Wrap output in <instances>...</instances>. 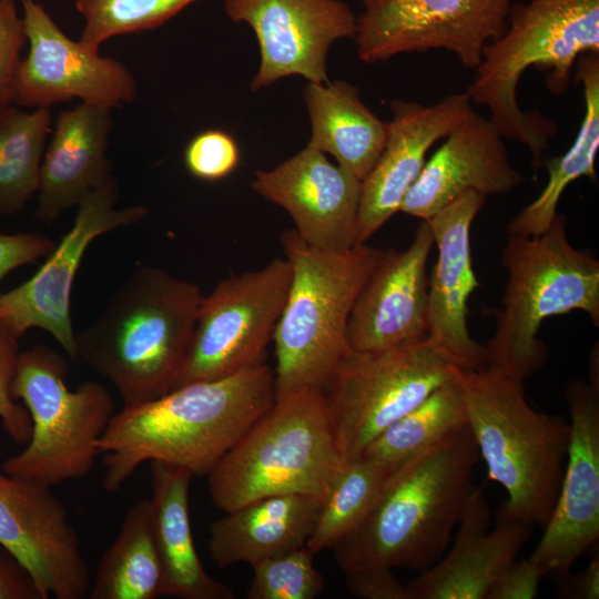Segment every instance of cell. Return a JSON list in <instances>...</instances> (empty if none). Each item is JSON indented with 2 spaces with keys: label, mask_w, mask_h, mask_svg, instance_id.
Returning a JSON list of instances; mask_svg holds the SVG:
<instances>
[{
  "label": "cell",
  "mask_w": 599,
  "mask_h": 599,
  "mask_svg": "<svg viewBox=\"0 0 599 599\" xmlns=\"http://www.w3.org/2000/svg\"><path fill=\"white\" fill-rule=\"evenodd\" d=\"M275 397L274 373L264 362L123 406L97 443L105 465L103 488L119 490L146 461L206 476Z\"/></svg>",
  "instance_id": "1"
},
{
  "label": "cell",
  "mask_w": 599,
  "mask_h": 599,
  "mask_svg": "<svg viewBox=\"0 0 599 599\" xmlns=\"http://www.w3.org/2000/svg\"><path fill=\"white\" fill-rule=\"evenodd\" d=\"M479 459L466 425L396 466L367 517L334 546L339 568L422 572L436 564L474 489Z\"/></svg>",
  "instance_id": "2"
},
{
  "label": "cell",
  "mask_w": 599,
  "mask_h": 599,
  "mask_svg": "<svg viewBox=\"0 0 599 599\" xmlns=\"http://www.w3.org/2000/svg\"><path fill=\"white\" fill-rule=\"evenodd\" d=\"M202 297L191 281L156 266L136 268L75 334L79 363L108 379L123 406L166 394L186 362Z\"/></svg>",
  "instance_id": "3"
},
{
  "label": "cell",
  "mask_w": 599,
  "mask_h": 599,
  "mask_svg": "<svg viewBox=\"0 0 599 599\" xmlns=\"http://www.w3.org/2000/svg\"><path fill=\"white\" fill-rule=\"evenodd\" d=\"M586 53H599V0L514 2L506 30L484 48L466 93L489 110L504 139L528 146L534 169L544 163L558 128L541 113L520 108V78L535 67L547 72L548 90L562 94L578 58Z\"/></svg>",
  "instance_id": "4"
},
{
  "label": "cell",
  "mask_w": 599,
  "mask_h": 599,
  "mask_svg": "<svg viewBox=\"0 0 599 599\" xmlns=\"http://www.w3.org/2000/svg\"><path fill=\"white\" fill-rule=\"evenodd\" d=\"M460 380L480 458L507 493L499 519L545 527L560 489L570 424L534 409L524 380L497 368L461 370Z\"/></svg>",
  "instance_id": "5"
},
{
  "label": "cell",
  "mask_w": 599,
  "mask_h": 599,
  "mask_svg": "<svg viewBox=\"0 0 599 599\" xmlns=\"http://www.w3.org/2000/svg\"><path fill=\"white\" fill-rule=\"evenodd\" d=\"M348 460L337 448L322 388L277 394L271 407L209 471L224 512L282 495L325 500Z\"/></svg>",
  "instance_id": "6"
},
{
  "label": "cell",
  "mask_w": 599,
  "mask_h": 599,
  "mask_svg": "<svg viewBox=\"0 0 599 599\" xmlns=\"http://www.w3.org/2000/svg\"><path fill=\"white\" fill-rule=\"evenodd\" d=\"M281 242L292 278L272 339L275 392L323 389L351 351L349 315L383 250L363 243L343 252L322 251L294 229L284 231Z\"/></svg>",
  "instance_id": "7"
},
{
  "label": "cell",
  "mask_w": 599,
  "mask_h": 599,
  "mask_svg": "<svg viewBox=\"0 0 599 599\" xmlns=\"http://www.w3.org/2000/svg\"><path fill=\"white\" fill-rule=\"evenodd\" d=\"M501 258L508 282L486 365L524 380L547 361L537 338L546 318L582 311L599 326V262L571 245L559 213L539 235H509Z\"/></svg>",
  "instance_id": "8"
},
{
  "label": "cell",
  "mask_w": 599,
  "mask_h": 599,
  "mask_svg": "<svg viewBox=\"0 0 599 599\" xmlns=\"http://www.w3.org/2000/svg\"><path fill=\"white\" fill-rule=\"evenodd\" d=\"M68 373V361L45 345L19 354L11 393L30 415L31 435L22 451L3 461V473L53 486L91 471L115 400L95 380L70 389Z\"/></svg>",
  "instance_id": "9"
},
{
  "label": "cell",
  "mask_w": 599,
  "mask_h": 599,
  "mask_svg": "<svg viewBox=\"0 0 599 599\" xmlns=\"http://www.w3.org/2000/svg\"><path fill=\"white\" fill-rule=\"evenodd\" d=\"M460 369L428 341L349 351L323 387L337 448L358 458L385 429Z\"/></svg>",
  "instance_id": "10"
},
{
  "label": "cell",
  "mask_w": 599,
  "mask_h": 599,
  "mask_svg": "<svg viewBox=\"0 0 599 599\" xmlns=\"http://www.w3.org/2000/svg\"><path fill=\"white\" fill-rule=\"evenodd\" d=\"M292 278L286 258L221 280L197 308L190 352L173 388L264 363Z\"/></svg>",
  "instance_id": "11"
},
{
  "label": "cell",
  "mask_w": 599,
  "mask_h": 599,
  "mask_svg": "<svg viewBox=\"0 0 599 599\" xmlns=\"http://www.w3.org/2000/svg\"><path fill=\"white\" fill-rule=\"evenodd\" d=\"M357 54L365 63L445 50L475 70L484 48L506 30L512 0H362Z\"/></svg>",
  "instance_id": "12"
},
{
  "label": "cell",
  "mask_w": 599,
  "mask_h": 599,
  "mask_svg": "<svg viewBox=\"0 0 599 599\" xmlns=\"http://www.w3.org/2000/svg\"><path fill=\"white\" fill-rule=\"evenodd\" d=\"M118 197L113 176L83 197L72 226L35 274L0 293L1 327L18 339L31 328H41L58 342L70 361L79 363L70 301L84 254L99 236L133 225L148 214L141 205L116 207Z\"/></svg>",
  "instance_id": "13"
},
{
  "label": "cell",
  "mask_w": 599,
  "mask_h": 599,
  "mask_svg": "<svg viewBox=\"0 0 599 599\" xmlns=\"http://www.w3.org/2000/svg\"><path fill=\"white\" fill-rule=\"evenodd\" d=\"M21 2L29 51L14 74V105L51 108L78 99L113 109L135 100L138 84L123 63L70 39L41 3Z\"/></svg>",
  "instance_id": "14"
},
{
  "label": "cell",
  "mask_w": 599,
  "mask_h": 599,
  "mask_svg": "<svg viewBox=\"0 0 599 599\" xmlns=\"http://www.w3.org/2000/svg\"><path fill=\"white\" fill-rule=\"evenodd\" d=\"M0 544L30 573L42 599L88 598L90 570L51 486L0 470Z\"/></svg>",
  "instance_id": "15"
},
{
  "label": "cell",
  "mask_w": 599,
  "mask_h": 599,
  "mask_svg": "<svg viewBox=\"0 0 599 599\" xmlns=\"http://www.w3.org/2000/svg\"><path fill=\"white\" fill-rule=\"evenodd\" d=\"M224 10L256 37L261 59L251 81L254 92L291 75L328 81L332 44L356 34L357 17L339 0H225Z\"/></svg>",
  "instance_id": "16"
},
{
  "label": "cell",
  "mask_w": 599,
  "mask_h": 599,
  "mask_svg": "<svg viewBox=\"0 0 599 599\" xmlns=\"http://www.w3.org/2000/svg\"><path fill=\"white\" fill-rule=\"evenodd\" d=\"M565 397L570 441L558 497L529 558L544 576L564 578L599 536V387L575 379Z\"/></svg>",
  "instance_id": "17"
},
{
  "label": "cell",
  "mask_w": 599,
  "mask_h": 599,
  "mask_svg": "<svg viewBox=\"0 0 599 599\" xmlns=\"http://www.w3.org/2000/svg\"><path fill=\"white\" fill-rule=\"evenodd\" d=\"M361 180L305 146L272 170L254 172L255 193L283 207L309 246L343 252L357 245Z\"/></svg>",
  "instance_id": "18"
},
{
  "label": "cell",
  "mask_w": 599,
  "mask_h": 599,
  "mask_svg": "<svg viewBox=\"0 0 599 599\" xmlns=\"http://www.w3.org/2000/svg\"><path fill=\"white\" fill-rule=\"evenodd\" d=\"M434 244L430 224L422 220L406 250L382 252L349 315L352 351H380L426 338V265Z\"/></svg>",
  "instance_id": "19"
},
{
  "label": "cell",
  "mask_w": 599,
  "mask_h": 599,
  "mask_svg": "<svg viewBox=\"0 0 599 599\" xmlns=\"http://www.w3.org/2000/svg\"><path fill=\"white\" fill-rule=\"evenodd\" d=\"M470 102L466 92L451 93L433 105L392 101L384 150L361 182L357 244L366 243L400 211L425 165L427 151L468 115Z\"/></svg>",
  "instance_id": "20"
},
{
  "label": "cell",
  "mask_w": 599,
  "mask_h": 599,
  "mask_svg": "<svg viewBox=\"0 0 599 599\" xmlns=\"http://www.w3.org/2000/svg\"><path fill=\"white\" fill-rule=\"evenodd\" d=\"M486 197L467 192L427 220L438 258L428 286L426 339L463 372L487 366L484 345L473 339L467 327V303L479 286L473 267L470 230Z\"/></svg>",
  "instance_id": "21"
},
{
  "label": "cell",
  "mask_w": 599,
  "mask_h": 599,
  "mask_svg": "<svg viewBox=\"0 0 599 599\" xmlns=\"http://www.w3.org/2000/svg\"><path fill=\"white\" fill-rule=\"evenodd\" d=\"M524 182L502 135L471 110L425 162L399 212L428 220L467 192L502 195Z\"/></svg>",
  "instance_id": "22"
},
{
  "label": "cell",
  "mask_w": 599,
  "mask_h": 599,
  "mask_svg": "<svg viewBox=\"0 0 599 599\" xmlns=\"http://www.w3.org/2000/svg\"><path fill=\"white\" fill-rule=\"evenodd\" d=\"M490 511L479 488L473 489L458 521L453 548L408 585L409 599H486L487 593L529 538L531 525L499 519L487 532Z\"/></svg>",
  "instance_id": "23"
},
{
  "label": "cell",
  "mask_w": 599,
  "mask_h": 599,
  "mask_svg": "<svg viewBox=\"0 0 599 599\" xmlns=\"http://www.w3.org/2000/svg\"><path fill=\"white\" fill-rule=\"evenodd\" d=\"M112 126V109L105 106L81 102L59 114L40 166L39 222L53 223L112 176L106 156Z\"/></svg>",
  "instance_id": "24"
},
{
  "label": "cell",
  "mask_w": 599,
  "mask_h": 599,
  "mask_svg": "<svg viewBox=\"0 0 599 599\" xmlns=\"http://www.w3.org/2000/svg\"><path fill=\"white\" fill-rule=\"evenodd\" d=\"M151 527L162 569V596L179 599H233L232 588L212 578L196 552L190 522L193 474L151 461Z\"/></svg>",
  "instance_id": "25"
},
{
  "label": "cell",
  "mask_w": 599,
  "mask_h": 599,
  "mask_svg": "<svg viewBox=\"0 0 599 599\" xmlns=\"http://www.w3.org/2000/svg\"><path fill=\"white\" fill-rule=\"evenodd\" d=\"M323 501L304 495L262 498L215 520L207 549L220 568L305 547Z\"/></svg>",
  "instance_id": "26"
},
{
  "label": "cell",
  "mask_w": 599,
  "mask_h": 599,
  "mask_svg": "<svg viewBox=\"0 0 599 599\" xmlns=\"http://www.w3.org/2000/svg\"><path fill=\"white\" fill-rule=\"evenodd\" d=\"M304 99L312 126L306 146L333 155L339 166L362 181L384 150L386 123L346 81L308 82Z\"/></svg>",
  "instance_id": "27"
},
{
  "label": "cell",
  "mask_w": 599,
  "mask_h": 599,
  "mask_svg": "<svg viewBox=\"0 0 599 599\" xmlns=\"http://www.w3.org/2000/svg\"><path fill=\"white\" fill-rule=\"evenodd\" d=\"M576 80L581 83L585 113L578 134L561 156L548 160V180L539 195L507 225L508 235L532 236L548 230L558 214V204L568 185L579 177L596 180L599 149V53H586L576 62Z\"/></svg>",
  "instance_id": "28"
},
{
  "label": "cell",
  "mask_w": 599,
  "mask_h": 599,
  "mask_svg": "<svg viewBox=\"0 0 599 599\" xmlns=\"http://www.w3.org/2000/svg\"><path fill=\"white\" fill-rule=\"evenodd\" d=\"M162 596V569L151 527L150 500L126 511L120 531L101 557L90 599H155Z\"/></svg>",
  "instance_id": "29"
},
{
  "label": "cell",
  "mask_w": 599,
  "mask_h": 599,
  "mask_svg": "<svg viewBox=\"0 0 599 599\" xmlns=\"http://www.w3.org/2000/svg\"><path fill=\"white\" fill-rule=\"evenodd\" d=\"M460 374L461 370L385 429L359 457L396 467L466 426L467 414Z\"/></svg>",
  "instance_id": "30"
},
{
  "label": "cell",
  "mask_w": 599,
  "mask_h": 599,
  "mask_svg": "<svg viewBox=\"0 0 599 599\" xmlns=\"http://www.w3.org/2000/svg\"><path fill=\"white\" fill-rule=\"evenodd\" d=\"M50 123V106H0V214L19 213L37 194Z\"/></svg>",
  "instance_id": "31"
},
{
  "label": "cell",
  "mask_w": 599,
  "mask_h": 599,
  "mask_svg": "<svg viewBox=\"0 0 599 599\" xmlns=\"http://www.w3.org/2000/svg\"><path fill=\"white\" fill-rule=\"evenodd\" d=\"M394 466L366 458L348 460L323 501L305 547L313 554L355 530L377 501Z\"/></svg>",
  "instance_id": "32"
},
{
  "label": "cell",
  "mask_w": 599,
  "mask_h": 599,
  "mask_svg": "<svg viewBox=\"0 0 599 599\" xmlns=\"http://www.w3.org/2000/svg\"><path fill=\"white\" fill-rule=\"evenodd\" d=\"M196 0H77L83 17L80 41L93 50L108 39L152 30Z\"/></svg>",
  "instance_id": "33"
},
{
  "label": "cell",
  "mask_w": 599,
  "mask_h": 599,
  "mask_svg": "<svg viewBox=\"0 0 599 599\" xmlns=\"http://www.w3.org/2000/svg\"><path fill=\"white\" fill-rule=\"evenodd\" d=\"M314 555L302 547L251 565L248 599H313L324 579L313 564Z\"/></svg>",
  "instance_id": "34"
},
{
  "label": "cell",
  "mask_w": 599,
  "mask_h": 599,
  "mask_svg": "<svg viewBox=\"0 0 599 599\" xmlns=\"http://www.w3.org/2000/svg\"><path fill=\"white\" fill-rule=\"evenodd\" d=\"M240 162L235 140L226 132L209 129L195 135L184 151L187 171L204 181H217L231 174Z\"/></svg>",
  "instance_id": "35"
},
{
  "label": "cell",
  "mask_w": 599,
  "mask_h": 599,
  "mask_svg": "<svg viewBox=\"0 0 599 599\" xmlns=\"http://www.w3.org/2000/svg\"><path fill=\"white\" fill-rule=\"evenodd\" d=\"M18 338L0 326V420L8 435L27 444L31 435L28 410L12 396L11 387L19 357Z\"/></svg>",
  "instance_id": "36"
},
{
  "label": "cell",
  "mask_w": 599,
  "mask_h": 599,
  "mask_svg": "<svg viewBox=\"0 0 599 599\" xmlns=\"http://www.w3.org/2000/svg\"><path fill=\"white\" fill-rule=\"evenodd\" d=\"M27 41L13 0H0V106L13 104V81Z\"/></svg>",
  "instance_id": "37"
},
{
  "label": "cell",
  "mask_w": 599,
  "mask_h": 599,
  "mask_svg": "<svg viewBox=\"0 0 599 599\" xmlns=\"http://www.w3.org/2000/svg\"><path fill=\"white\" fill-rule=\"evenodd\" d=\"M345 573L348 592L361 599H409L407 587L386 566L355 568Z\"/></svg>",
  "instance_id": "38"
},
{
  "label": "cell",
  "mask_w": 599,
  "mask_h": 599,
  "mask_svg": "<svg viewBox=\"0 0 599 599\" xmlns=\"http://www.w3.org/2000/svg\"><path fill=\"white\" fill-rule=\"evenodd\" d=\"M54 246L42 233H0V282L12 271L48 256Z\"/></svg>",
  "instance_id": "39"
},
{
  "label": "cell",
  "mask_w": 599,
  "mask_h": 599,
  "mask_svg": "<svg viewBox=\"0 0 599 599\" xmlns=\"http://www.w3.org/2000/svg\"><path fill=\"white\" fill-rule=\"evenodd\" d=\"M544 577L540 568L529 557L516 559L493 583L486 599H532Z\"/></svg>",
  "instance_id": "40"
},
{
  "label": "cell",
  "mask_w": 599,
  "mask_h": 599,
  "mask_svg": "<svg viewBox=\"0 0 599 599\" xmlns=\"http://www.w3.org/2000/svg\"><path fill=\"white\" fill-rule=\"evenodd\" d=\"M0 599H42L30 573L1 544Z\"/></svg>",
  "instance_id": "41"
},
{
  "label": "cell",
  "mask_w": 599,
  "mask_h": 599,
  "mask_svg": "<svg viewBox=\"0 0 599 599\" xmlns=\"http://www.w3.org/2000/svg\"><path fill=\"white\" fill-rule=\"evenodd\" d=\"M566 597L577 599L599 598V558H592L587 568L564 587Z\"/></svg>",
  "instance_id": "42"
}]
</instances>
